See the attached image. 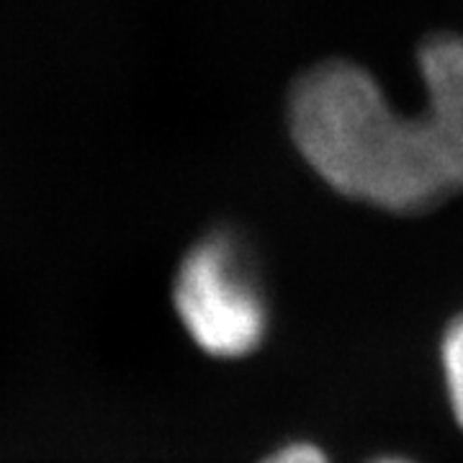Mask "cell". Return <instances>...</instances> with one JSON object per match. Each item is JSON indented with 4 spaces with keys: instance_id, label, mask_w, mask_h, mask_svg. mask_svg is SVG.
<instances>
[{
    "instance_id": "cell-1",
    "label": "cell",
    "mask_w": 463,
    "mask_h": 463,
    "mask_svg": "<svg viewBox=\"0 0 463 463\" xmlns=\"http://www.w3.org/2000/svg\"><path fill=\"white\" fill-rule=\"evenodd\" d=\"M425 111L404 116L364 67L309 70L288 100L298 155L340 196L414 214L463 191V39L440 33L420 50Z\"/></svg>"
},
{
    "instance_id": "cell-2",
    "label": "cell",
    "mask_w": 463,
    "mask_h": 463,
    "mask_svg": "<svg viewBox=\"0 0 463 463\" xmlns=\"http://www.w3.org/2000/svg\"><path fill=\"white\" fill-rule=\"evenodd\" d=\"M170 301L185 337L212 361H245L268 340V294L234 232H209L183 252Z\"/></svg>"
},
{
    "instance_id": "cell-3",
    "label": "cell",
    "mask_w": 463,
    "mask_h": 463,
    "mask_svg": "<svg viewBox=\"0 0 463 463\" xmlns=\"http://www.w3.org/2000/svg\"><path fill=\"white\" fill-rule=\"evenodd\" d=\"M440 373L448 410L463 430V312L448 322L440 337Z\"/></svg>"
},
{
    "instance_id": "cell-4",
    "label": "cell",
    "mask_w": 463,
    "mask_h": 463,
    "mask_svg": "<svg viewBox=\"0 0 463 463\" xmlns=\"http://www.w3.org/2000/svg\"><path fill=\"white\" fill-rule=\"evenodd\" d=\"M258 463H332V458L325 453V448L312 440H291L273 448Z\"/></svg>"
},
{
    "instance_id": "cell-5",
    "label": "cell",
    "mask_w": 463,
    "mask_h": 463,
    "mask_svg": "<svg viewBox=\"0 0 463 463\" xmlns=\"http://www.w3.org/2000/svg\"><path fill=\"white\" fill-rule=\"evenodd\" d=\"M373 463H412V461H404V458H379V461Z\"/></svg>"
}]
</instances>
